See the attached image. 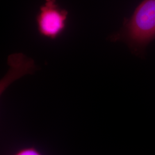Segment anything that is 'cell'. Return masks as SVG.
I'll return each instance as SVG.
<instances>
[{
    "label": "cell",
    "mask_w": 155,
    "mask_h": 155,
    "mask_svg": "<svg viewBox=\"0 0 155 155\" xmlns=\"http://www.w3.org/2000/svg\"><path fill=\"white\" fill-rule=\"evenodd\" d=\"M113 41H123L135 51L143 49L155 39V0H143L121 29L111 36Z\"/></svg>",
    "instance_id": "6da1fadb"
},
{
    "label": "cell",
    "mask_w": 155,
    "mask_h": 155,
    "mask_svg": "<svg viewBox=\"0 0 155 155\" xmlns=\"http://www.w3.org/2000/svg\"><path fill=\"white\" fill-rule=\"evenodd\" d=\"M68 12L62 8L56 0H45L36 17L39 35L46 39L56 40L66 29Z\"/></svg>",
    "instance_id": "7a4b0ae2"
},
{
    "label": "cell",
    "mask_w": 155,
    "mask_h": 155,
    "mask_svg": "<svg viewBox=\"0 0 155 155\" xmlns=\"http://www.w3.org/2000/svg\"><path fill=\"white\" fill-rule=\"evenodd\" d=\"M13 155H43L35 147H24L17 150Z\"/></svg>",
    "instance_id": "3957f363"
}]
</instances>
